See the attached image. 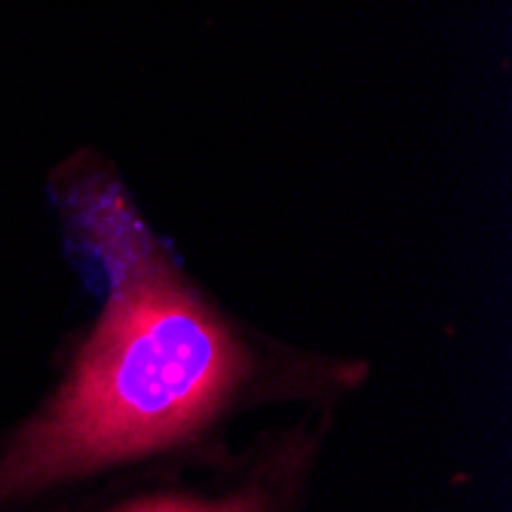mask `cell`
Instances as JSON below:
<instances>
[{
  "label": "cell",
  "mask_w": 512,
  "mask_h": 512,
  "mask_svg": "<svg viewBox=\"0 0 512 512\" xmlns=\"http://www.w3.org/2000/svg\"><path fill=\"white\" fill-rule=\"evenodd\" d=\"M123 512H261L255 497H237L230 503L221 506H200V503H188V500H154V503H142V506H132Z\"/></svg>",
  "instance_id": "cell-2"
},
{
  "label": "cell",
  "mask_w": 512,
  "mask_h": 512,
  "mask_svg": "<svg viewBox=\"0 0 512 512\" xmlns=\"http://www.w3.org/2000/svg\"><path fill=\"white\" fill-rule=\"evenodd\" d=\"M77 209L114 289L56 402L0 457V503L194 433L246 371L221 319L181 283L111 181Z\"/></svg>",
  "instance_id": "cell-1"
}]
</instances>
